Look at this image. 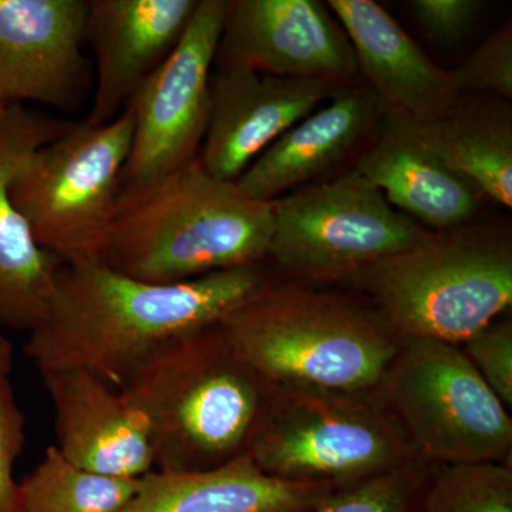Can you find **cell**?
I'll return each mask as SVG.
<instances>
[{
    "label": "cell",
    "instance_id": "1",
    "mask_svg": "<svg viewBox=\"0 0 512 512\" xmlns=\"http://www.w3.org/2000/svg\"><path fill=\"white\" fill-rule=\"evenodd\" d=\"M269 281L262 265L174 285L138 281L104 262L62 266L25 353L39 375L83 370L124 390L157 350L218 325Z\"/></svg>",
    "mask_w": 512,
    "mask_h": 512
},
{
    "label": "cell",
    "instance_id": "2",
    "mask_svg": "<svg viewBox=\"0 0 512 512\" xmlns=\"http://www.w3.org/2000/svg\"><path fill=\"white\" fill-rule=\"evenodd\" d=\"M272 231V202L214 177L197 157L150 183L121 187L103 262L148 284H181L261 265Z\"/></svg>",
    "mask_w": 512,
    "mask_h": 512
},
{
    "label": "cell",
    "instance_id": "3",
    "mask_svg": "<svg viewBox=\"0 0 512 512\" xmlns=\"http://www.w3.org/2000/svg\"><path fill=\"white\" fill-rule=\"evenodd\" d=\"M218 325L271 387L375 394L400 345L377 313L333 293L272 281Z\"/></svg>",
    "mask_w": 512,
    "mask_h": 512
},
{
    "label": "cell",
    "instance_id": "4",
    "mask_svg": "<svg viewBox=\"0 0 512 512\" xmlns=\"http://www.w3.org/2000/svg\"><path fill=\"white\" fill-rule=\"evenodd\" d=\"M123 392L150 423L154 470L200 471L248 454L271 386L215 325L157 350Z\"/></svg>",
    "mask_w": 512,
    "mask_h": 512
},
{
    "label": "cell",
    "instance_id": "5",
    "mask_svg": "<svg viewBox=\"0 0 512 512\" xmlns=\"http://www.w3.org/2000/svg\"><path fill=\"white\" fill-rule=\"evenodd\" d=\"M399 339L463 345L512 305V251L473 232L431 234L352 279Z\"/></svg>",
    "mask_w": 512,
    "mask_h": 512
},
{
    "label": "cell",
    "instance_id": "6",
    "mask_svg": "<svg viewBox=\"0 0 512 512\" xmlns=\"http://www.w3.org/2000/svg\"><path fill=\"white\" fill-rule=\"evenodd\" d=\"M133 133L130 107L109 123H72L13 178V204L63 266L103 262Z\"/></svg>",
    "mask_w": 512,
    "mask_h": 512
},
{
    "label": "cell",
    "instance_id": "7",
    "mask_svg": "<svg viewBox=\"0 0 512 512\" xmlns=\"http://www.w3.org/2000/svg\"><path fill=\"white\" fill-rule=\"evenodd\" d=\"M248 454L268 476L330 488L417 461L376 393L302 387H271Z\"/></svg>",
    "mask_w": 512,
    "mask_h": 512
},
{
    "label": "cell",
    "instance_id": "8",
    "mask_svg": "<svg viewBox=\"0 0 512 512\" xmlns=\"http://www.w3.org/2000/svg\"><path fill=\"white\" fill-rule=\"evenodd\" d=\"M376 397L424 466L511 461V416L461 346L400 339Z\"/></svg>",
    "mask_w": 512,
    "mask_h": 512
},
{
    "label": "cell",
    "instance_id": "9",
    "mask_svg": "<svg viewBox=\"0 0 512 512\" xmlns=\"http://www.w3.org/2000/svg\"><path fill=\"white\" fill-rule=\"evenodd\" d=\"M268 258L315 282L352 281L431 232L384 198L356 168L272 201Z\"/></svg>",
    "mask_w": 512,
    "mask_h": 512
},
{
    "label": "cell",
    "instance_id": "10",
    "mask_svg": "<svg viewBox=\"0 0 512 512\" xmlns=\"http://www.w3.org/2000/svg\"><path fill=\"white\" fill-rule=\"evenodd\" d=\"M227 3L198 2L180 42L128 103L134 133L121 187L150 183L198 157L210 117L211 67Z\"/></svg>",
    "mask_w": 512,
    "mask_h": 512
},
{
    "label": "cell",
    "instance_id": "11",
    "mask_svg": "<svg viewBox=\"0 0 512 512\" xmlns=\"http://www.w3.org/2000/svg\"><path fill=\"white\" fill-rule=\"evenodd\" d=\"M89 0H0V103L74 111L89 90Z\"/></svg>",
    "mask_w": 512,
    "mask_h": 512
},
{
    "label": "cell",
    "instance_id": "12",
    "mask_svg": "<svg viewBox=\"0 0 512 512\" xmlns=\"http://www.w3.org/2000/svg\"><path fill=\"white\" fill-rule=\"evenodd\" d=\"M215 62L339 86L359 74L345 29L328 5L316 0L228 2Z\"/></svg>",
    "mask_w": 512,
    "mask_h": 512
},
{
    "label": "cell",
    "instance_id": "13",
    "mask_svg": "<svg viewBox=\"0 0 512 512\" xmlns=\"http://www.w3.org/2000/svg\"><path fill=\"white\" fill-rule=\"evenodd\" d=\"M319 79L258 72L218 64L211 76V104L200 158L208 173L237 181L249 165L340 89Z\"/></svg>",
    "mask_w": 512,
    "mask_h": 512
},
{
    "label": "cell",
    "instance_id": "14",
    "mask_svg": "<svg viewBox=\"0 0 512 512\" xmlns=\"http://www.w3.org/2000/svg\"><path fill=\"white\" fill-rule=\"evenodd\" d=\"M19 104L0 109V325L35 329L45 318L62 264L33 238L10 185L25 161L70 127Z\"/></svg>",
    "mask_w": 512,
    "mask_h": 512
},
{
    "label": "cell",
    "instance_id": "15",
    "mask_svg": "<svg viewBox=\"0 0 512 512\" xmlns=\"http://www.w3.org/2000/svg\"><path fill=\"white\" fill-rule=\"evenodd\" d=\"M40 376L55 414V446L70 463L127 480L154 470L150 423L126 392L83 370Z\"/></svg>",
    "mask_w": 512,
    "mask_h": 512
},
{
    "label": "cell",
    "instance_id": "16",
    "mask_svg": "<svg viewBox=\"0 0 512 512\" xmlns=\"http://www.w3.org/2000/svg\"><path fill=\"white\" fill-rule=\"evenodd\" d=\"M200 0H89L96 86L87 121L117 119L180 42Z\"/></svg>",
    "mask_w": 512,
    "mask_h": 512
},
{
    "label": "cell",
    "instance_id": "17",
    "mask_svg": "<svg viewBox=\"0 0 512 512\" xmlns=\"http://www.w3.org/2000/svg\"><path fill=\"white\" fill-rule=\"evenodd\" d=\"M345 29L357 70L372 84L384 110L410 120L446 113L460 94L450 70L441 69L373 0L326 3Z\"/></svg>",
    "mask_w": 512,
    "mask_h": 512
},
{
    "label": "cell",
    "instance_id": "18",
    "mask_svg": "<svg viewBox=\"0 0 512 512\" xmlns=\"http://www.w3.org/2000/svg\"><path fill=\"white\" fill-rule=\"evenodd\" d=\"M382 100L366 87H340L328 101L276 138L237 184L254 200L272 202L345 160L382 119Z\"/></svg>",
    "mask_w": 512,
    "mask_h": 512
},
{
    "label": "cell",
    "instance_id": "19",
    "mask_svg": "<svg viewBox=\"0 0 512 512\" xmlns=\"http://www.w3.org/2000/svg\"><path fill=\"white\" fill-rule=\"evenodd\" d=\"M382 133L356 170L421 227L454 231L476 215L480 194L424 146L404 117L387 111Z\"/></svg>",
    "mask_w": 512,
    "mask_h": 512
},
{
    "label": "cell",
    "instance_id": "20",
    "mask_svg": "<svg viewBox=\"0 0 512 512\" xmlns=\"http://www.w3.org/2000/svg\"><path fill=\"white\" fill-rule=\"evenodd\" d=\"M332 490L268 476L244 454L208 470H153L121 512H313Z\"/></svg>",
    "mask_w": 512,
    "mask_h": 512
},
{
    "label": "cell",
    "instance_id": "21",
    "mask_svg": "<svg viewBox=\"0 0 512 512\" xmlns=\"http://www.w3.org/2000/svg\"><path fill=\"white\" fill-rule=\"evenodd\" d=\"M406 120L446 167L478 194L511 210L512 123L507 113L458 99L441 116Z\"/></svg>",
    "mask_w": 512,
    "mask_h": 512
},
{
    "label": "cell",
    "instance_id": "22",
    "mask_svg": "<svg viewBox=\"0 0 512 512\" xmlns=\"http://www.w3.org/2000/svg\"><path fill=\"white\" fill-rule=\"evenodd\" d=\"M19 484L20 512H121L136 495L140 480L84 470L50 446Z\"/></svg>",
    "mask_w": 512,
    "mask_h": 512
},
{
    "label": "cell",
    "instance_id": "23",
    "mask_svg": "<svg viewBox=\"0 0 512 512\" xmlns=\"http://www.w3.org/2000/svg\"><path fill=\"white\" fill-rule=\"evenodd\" d=\"M416 512H512L511 461L431 466Z\"/></svg>",
    "mask_w": 512,
    "mask_h": 512
},
{
    "label": "cell",
    "instance_id": "24",
    "mask_svg": "<svg viewBox=\"0 0 512 512\" xmlns=\"http://www.w3.org/2000/svg\"><path fill=\"white\" fill-rule=\"evenodd\" d=\"M429 467L413 461L330 491L313 512H416Z\"/></svg>",
    "mask_w": 512,
    "mask_h": 512
},
{
    "label": "cell",
    "instance_id": "25",
    "mask_svg": "<svg viewBox=\"0 0 512 512\" xmlns=\"http://www.w3.org/2000/svg\"><path fill=\"white\" fill-rule=\"evenodd\" d=\"M457 93H491L512 97V29L493 33L457 69L450 70Z\"/></svg>",
    "mask_w": 512,
    "mask_h": 512
},
{
    "label": "cell",
    "instance_id": "26",
    "mask_svg": "<svg viewBox=\"0 0 512 512\" xmlns=\"http://www.w3.org/2000/svg\"><path fill=\"white\" fill-rule=\"evenodd\" d=\"M484 382L507 409L512 407V323L494 320L463 343Z\"/></svg>",
    "mask_w": 512,
    "mask_h": 512
},
{
    "label": "cell",
    "instance_id": "27",
    "mask_svg": "<svg viewBox=\"0 0 512 512\" xmlns=\"http://www.w3.org/2000/svg\"><path fill=\"white\" fill-rule=\"evenodd\" d=\"M26 444V416L9 379L0 380V512H20L15 467Z\"/></svg>",
    "mask_w": 512,
    "mask_h": 512
},
{
    "label": "cell",
    "instance_id": "28",
    "mask_svg": "<svg viewBox=\"0 0 512 512\" xmlns=\"http://www.w3.org/2000/svg\"><path fill=\"white\" fill-rule=\"evenodd\" d=\"M410 8L431 39L450 45L470 32L483 3L478 0H413Z\"/></svg>",
    "mask_w": 512,
    "mask_h": 512
},
{
    "label": "cell",
    "instance_id": "29",
    "mask_svg": "<svg viewBox=\"0 0 512 512\" xmlns=\"http://www.w3.org/2000/svg\"><path fill=\"white\" fill-rule=\"evenodd\" d=\"M13 362H15V353H13L12 343L0 330V380L9 379Z\"/></svg>",
    "mask_w": 512,
    "mask_h": 512
},
{
    "label": "cell",
    "instance_id": "30",
    "mask_svg": "<svg viewBox=\"0 0 512 512\" xmlns=\"http://www.w3.org/2000/svg\"><path fill=\"white\" fill-rule=\"evenodd\" d=\"M2 106H3V104H2V103H0V109H2Z\"/></svg>",
    "mask_w": 512,
    "mask_h": 512
}]
</instances>
